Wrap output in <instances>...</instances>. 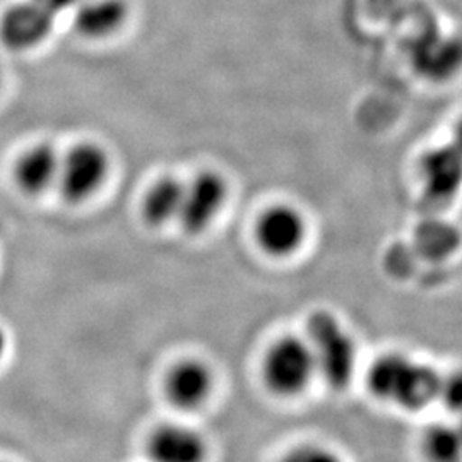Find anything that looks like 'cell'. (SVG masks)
<instances>
[{
  "instance_id": "cell-14",
  "label": "cell",
  "mask_w": 462,
  "mask_h": 462,
  "mask_svg": "<svg viewBox=\"0 0 462 462\" xmlns=\"http://www.w3.org/2000/svg\"><path fill=\"white\" fill-rule=\"evenodd\" d=\"M185 185L173 177H166L149 189L144 199V217L149 225L160 226L180 216Z\"/></svg>"
},
{
  "instance_id": "cell-3",
  "label": "cell",
  "mask_w": 462,
  "mask_h": 462,
  "mask_svg": "<svg viewBox=\"0 0 462 462\" xmlns=\"http://www.w3.org/2000/svg\"><path fill=\"white\" fill-rule=\"evenodd\" d=\"M315 372L312 347L298 337H282L265 356V382L280 396H297L303 393Z\"/></svg>"
},
{
  "instance_id": "cell-20",
  "label": "cell",
  "mask_w": 462,
  "mask_h": 462,
  "mask_svg": "<svg viewBox=\"0 0 462 462\" xmlns=\"http://www.w3.org/2000/svg\"><path fill=\"white\" fill-rule=\"evenodd\" d=\"M5 347H7V337H5V332L0 329V360L5 355Z\"/></svg>"
},
{
  "instance_id": "cell-13",
  "label": "cell",
  "mask_w": 462,
  "mask_h": 462,
  "mask_svg": "<svg viewBox=\"0 0 462 462\" xmlns=\"http://www.w3.org/2000/svg\"><path fill=\"white\" fill-rule=\"evenodd\" d=\"M127 19L124 0H83L78 5L74 24L88 38H106L116 33Z\"/></svg>"
},
{
  "instance_id": "cell-4",
  "label": "cell",
  "mask_w": 462,
  "mask_h": 462,
  "mask_svg": "<svg viewBox=\"0 0 462 462\" xmlns=\"http://www.w3.org/2000/svg\"><path fill=\"white\" fill-rule=\"evenodd\" d=\"M110 170L108 154L93 143H83L70 149L60 162L59 182L69 202H83L91 198L105 182Z\"/></svg>"
},
{
  "instance_id": "cell-10",
  "label": "cell",
  "mask_w": 462,
  "mask_h": 462,
  "mask_svg": "<svg viewBox=\"0 0 462 462\" xmlns=\"http://www.w3.org/2000/svg\"><path fill=\"white\" fill-rule=\"evenodd\" d=\"M215 377L208 365L198 360L180 362L166 379V396L180 410H198L213 393Z\"/></svg>"
},
{
  "instance_id": "cell-18",
  "label": "cell",
  "mask_w": 462,
  "mask_h": 462,
  "mask_svg": "<svg viewBox=\"0 0 462 462\" xmlns=\"http://www.w3.org/2000/svg\"><path fill=\"white\" fill-rule=\"evenodd\" d=\"M36 2L42 4L45 9H49L50 13L57 14V13H62L66 9L79 5L83 0H36Z\"/></svg>"
},
{
  "instance_id": "cell-16",
  "label": "cell",
  "mask_w": 462,
  "mask_h": 462,
  "mask_svg": "<svg viewBox=\"0 0 462 462\" xmlns=\"http://www.w3.org/2000/svg\"><path fill=\"white\" fill-rule=\"evenodd\" d=\"M437 399L452 413L462 414V372H452L440 377Z\"/></svg>"
},
{
  "instance_id": "cell-17",
  "label": "cell",
  "mask_w": 462,
  "mask_h": 462,
  "mask_svg": "<svg viewBox=\"0 0 462 462\" xmlns=\"http://www.w3.org/2000/svg\"><path fill=\"white\" fill-rule=\"evenodd\" d=\"M281 462H343L339 456L324 447H298Z\"/></svg>"
},
{
  "instance_id": "cell-21",
  "label": "cell",
  "mask_w": 462,
  "mask_h": 462,
  "mask_svg": "<svg viewBox=\"0 0 462 462\" xmlns=\"http://www.w3.org/2000/svg\"><path fill=\"white\" fill-rule=\"evenodd\" d=\"M459 430H461V433H462V418H461V423H459Z\"/></svg>"
},
{
  "instance_id": "cell-7",
  "label": "cell",
  "mask_w": 462,
  "mask_h": 462,
  "mask_svg": "<svg viewBox=\"0 0 462 462\" xmlns=\"http://www.w3.org/2000/svg\"><path fill=\"white\" fill-rule=\"evenodd\" d=\"M414 69L430 81H447L462 69V40L444 33L423 34L413 49Z\"/></svg>"
},
{
  "instance_id": "cell-11",
  "label": "cell",
  "mask_w": 462,
  "mask_h": 462,
  "mask_svg": "<svg viewBox=\"0 0 462 462\" xmlns=\"http://www.w3.org/2000/svg\"><path fill=\"white\" fill-rule=\"evenodd\" d=\"M149 454L154 462H204L208 447L196 430L166 425L151 435Z\"/></svg>"
},
{
  "instance_id": "cell-6",
  "label": "cell",
  "mask_w": 462,
  "mask_h": 462,
  "mask_svg": "<svg viewBox=\"0 0 462 462\" xmlns=\"http://www.w3.org/2000/svg\"><path fill=\"white\" fill-rule=\"evenodd\" d=\"M53 13L36 0L11 7L0 21V38L11 50L36 47L53 28Z\"/></svg>"
},
{
  "instance_id": "cell-1",
  "label": "cell",
  "mask_w": 462,
  "mask_h": 462,
  "mask_svg": "<svg viewBox=\"0 0 462 462\" xmlns=\"http://www.w3.org/2000/svg\"><path fill=\"white\" fill-rule=\"evenodd\" d=\"M440 375L435 370L401 355L380 358L368 372L372 394L411 411L423 410L437 399Z\"/></svg>"
},
{
  "instance_id": "cell-12",
  "label": "cell",
  "mask_w": 462,
  "mask_h": 462,
  "mask_svg": "<svg viewBox=\"0 0 462 462\" xmlns=\"http://www.w3.org/2000/svg\"><path fill=\"white\" fill-rule=\"evenodd\" d=\"M60 156L50 144H40L26 151L16 165V180L28 194H42L59 180Z\"/></svg>"
},
{
  "instance_id": "cell-9",
  "label": "cell",
  "mask_w": 462,
  "mask_h": 462,
  "mask_svg": "<svg viewBox=\"0 0 462 462\" xmlns=\"http://www.w3.org/2000/svg\"><path fill=\"white\" fill-rule=\"evenodd\" d=\"M421 177L430 198L448 200L462 187V151L454 143L431 149L421 160Z\"/></svg>"
},
{
  "instance_id": "cell-2",
  "label": "cell",
  "mask_w": 462,
  "mask_h": 462,
  "mask_svg": "<svg viewBox=\"0 0 462 462\" xmlns=\"http://www.w3.org/2000/svg\"><path fill=\"white\" fill-rule=\"evenodd\" d=\"M309 345L320 377L334 389H345L356 366V346L341 322L329 312L309 319Z\"/></svg>"
},
{
  "instance_id": "cell-19",
  "label": "cell",
  "mask_w": 462,
  "mask_h": 462,
  "mask_svg": "<svg viewBox=\"0 0 462 462\" xmlns=\"http://www.w3.org/2000/svg\"><path fill=\"white\" fill-rule=\"evenodd\" d=\"M454 144L462 151V120L456 129V137H454Z\"/></svg>"
},
{
  "instance_id": "cell-5",
  "label": "cell",
  "mask_w": 462,
  "mask_h": 462,
  "mask_svg": "<svg viewBox=\"0 0 462 462\" xmlns=\"http://www.w3.org/2000/svg\"><path fill=\"white\" fill-rule=\"evenodd\" d=\"M228 196V185L215 171H204L185 185L182 211L179 219L189 233L206 230L221 211Z\"/></svg>"
},
{
  "instance_id": "cell-8",
  "label": "cell",
  "mask_w": 462,
  "mask_h": 462,
  "mask_svg": "<svg viewBox=\"0 0 462 462\" xmlns=\"http://www.w3.org/2000/svg\"><path fill=\"white\" fill-rule=\"evenodd\" d=\"M305 219L291 206H273L257 223V240L269 255L286 257L300 248L305 238Z\"/></svg>"
},
{
  "instance_id": "cell-15",
  "label": "cell",
  "mask_w": 462,
  "mask_h": 462,
  "mask_svg": "<svg viewBox=\"0 0 462 462\" xmlns=\"http://www.w3.org/2000/svg\"><path fill=\"white\" fill-rule=\"evenodd\" d=\"M423 450L430 462H462V433L459 427L446 423L425 431Z\"/></svg>"
}]
</instances>
